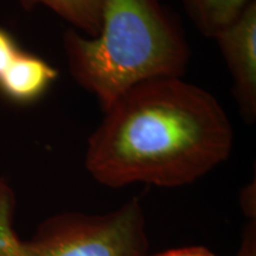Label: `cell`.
Returning <instances> with one entry per match:
<instances>
[{"instance_id":"6da1fadb","label":"cell","mask_w":256,"mask_h":256,"mask_svg":"<svg viewBox=\"0 0 256 256\" xmlns=\"http://www.w3.org/2000/svg\"><path fill=\"white\" fill-rule=\"evenodd\" d=\"M104 113L84 156L86 170L104 186H185L232 151L234 128L218 100L182 78L139 83Z\"/></svg>"},{"instance_id":"7a4b0ae2","label":"cell","mask_w":256,"mask_h":256,"mask_svg":"<svg viewBox=\"0 0 256 256\" xmlns=\"http://www.w3.org/2000/svg\"><path fill=\"white\" fill-rule=\"evenodd\" d=\"M62 40L70 75L102 112L139 83L182 78L191 56L180 18L162 0H104L98 36L69 28Z\"/></svg>"},{"instance_id":"3957f363","label":"cell","mask_w":256,"mask_h":256,"mask_svg":"<svg viewBox=\"0 0 256 256\" xmlns=\"http://www.w3.org/2000/svg\"><path fill=\"white\" fill-rule=\"evenodd\" d=\"M148 248L145 214L133 197L106 214L51 216L28 241L12 236L0 256H145Z\"/></svg>"},{"instance_id":"277c9868","label":"cell","mask_w":256,"mask_h":256,"mask_svg":"<svg viewBox=\"0 0 256 256\" xmlns=\"http://www.w3.org/2000/svg\"><path fill=\"white\" fill-rule=\"evenodd\" d=\"M232 78V94L243 120H256V0L214 38Z\"/></svg>"},{"instance_id":"5b68a950","label":"cell","mask_w":256,"mask_h":256,"mask_svg":"<svg viewBox=\"0 0 256 256\" xmlns=\"http://www.w3.org/2000/svg\"><path fill=\"white\" fill-rule=\"evenodd\" d=\"M58 78V70L34 54L20 50L0 76V94L17 104L42 98Z\"/></svg>"},{"instance_id":"8992f818","label":"cell","mask_w":256,"mask_h":256,"mask_svg":"<svg viewBox=\"0 0 256 256\" xmlns=\"http://www.w3.org/2000/svg\"><path fill=\"white\" fill-rule=\"evenodd\" d=\"M25 11H31L38 5L48 8L64 19L76 31L86 36H98L101 28L104 0H18Z\"/></svg>"},{"instance_id":"52a82bcc","label":"cell","mask_w":256,"mask_h":256,"mask_svg":"<svg viewBox=\"0 0 256 256\" xmlns=\"http://www.w3.org/2000/svg\"><path fill=\"white\" fill-rule=\"evenodd\" d=\"M252 0H182L194 26L203 36L215 38L242 14Z\"/></svg>"},{"instance_id":"ba28073f","label":"cell","mask_w":256,"mask_h":256,"mask_svg":"<svg viewBox=\"0 0 256 256\" xmlns=\"http://www.w3.org/2000/svg\"><path fill=\"white\" fill-rule=\"evenodd\" d=\"M20 50L14 37L4 28H0V76Z\"/></svg>"},{"instance_id":"9c48e42d","label":"cell","mask_w":256,"mask_h":256,"mask_svg":"<svg viewBox=\"0 0 256 256\" xmlns=\"http://www.w3.org/2000/svg\"><path fill=\"white\" fill-rule=\"evenodd\" d=\"M235 256H256V220L246 224Z\"/></svg>"},{"instance_id":"30bf717a","label":"cell","mask_w":256,"mask_h":256,"mask_svg":"<svg viewBox=\"0 0 256 256\" xmlns=\"http://www.w3.org/2000/svg\"><path fill=\"white\" fill-rule=\"evenodd\" d=\"M240 206L249 220H256V186L255 179L241 188Z\"/></svg>"},{"instance_id":"8fae6325","label":"cell","mask_w":256,"mask_h":256,"mask_svg":"<svg viewBox=\"0 0 256 256\" xmlns=\"http://www.w3.org/2000/svg\"><path fill=\"white\" fill-rule=\"evenodd\" d=\"M145 256H217L215 252H212L209 248L204 246H188V247L174 248L168 249L162 252L153 255H145Z\"/></svg>"}]
</instances>
